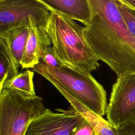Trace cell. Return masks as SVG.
Returning a JSON list of instances; mask_svg holds the SVG:
<instances>
[{
	"label": "cell",
	"instance_id": "cell-1",
	"mask_svg": "<svg viewBox=\"0 0 135 135\" xmlns=\"http://www.w3.org/2000/svg\"><path fill=\"white\" fill-rule=\"evenodd\" d=\"M91 17L83 27L84 38L99 61L117 78L135 72V38L128 31L116 0H89Z\"/></svg>",
	"mask_w": 135,
	"mask_h": 135
},
{
	"label": "cell",
	"instance_id": "cell-2",
	"mask_svg": "<svg viewBox=\"0 0 135 135\" xmlns=\"http://www.w3.org/2000/svg\"><path fill=\"white\" fill-rule=\"evenodd\" d=\"M50 12L46 30L57 58L81 72L91 73L97 69L99 60L84 38L83 27L64 15Z\"/></svg>",
	"mask_w": 135,
	"mask_h": 135
},
{
	"label": "cell",
	"instance_id": "cell-3",
	"mask_svg": "<svg viewBox=\"0 0 135 135\" xmlns=\"http://www.w3.org/2000/svg\"><path fill=\"white\" fill-rule=\"evenodd\" d=\"M32 70L63 88L84 105L102 117L107 107V92L91 73H83L65 64L59 68L40 62Z\"/></svg>",
	"mask_w": 135,
	"mask_h": 135
},
{
	"label": "cell",
	"instance_id": "cell-4",
	"mask_svg": "<svg viewBox=\"0 0 135 135\" xmlns=\"http://www.w3.org/2000/svg\"><path fill=\"white\" fill-rule=\"evenodd\" d=\"M46 108L43 99L8 89L0 91V135H24L30 123Z\"/></svg>",
	"mask_w": 135,
	"mask_h": 135
},
{
	"label": "cell",
	"instance_id": "cell-5",
	"mask_svg": "<svg viewBox=\"0 0 135 135\" xmlns=\"http://www.w3.org/2000/svg\"><path fill=\"white\" fill-rule=\"evenodd\" d=\"M105 113L108 122L115 129L135 117V72L126 73L117 78Z\"/></svg>",
	"mask_w": 135,
	"mask_h": 135
},
{
	"label": "cell",
	"instance_id": "cell-6",
	"mask_svg": "<svg viewBox=\"0 0 135 135\" xmlns=\"http://www.w3.org/2000/svg\"><path fill=\"white\" fill-rule=\"evenodd\" d=\"M56 111L46 109L30 123L24 135H71L84 120L72 107Z\"/></svg>",
	"mask_w": 135,
	"mask_h": 135
},
{
	"label": "cell",
	"instance_id": "cell-7",
	"mask_svg": "<svg viewBox=\"0 0 135 135\" xmlns=\"http://www.w3.org/2000/svg\"><path fill=\"white\" fill-rule=\"evenodd\" d=\"M50 13L39 0H0V33L29 24L31 15L46 23Z\"/></svg>",
	"mask_w": 135,
	"mask_h": 135
},
{
	"label": "cell",
	"instance_id": "cell-8",
	"mask_svg": "<svg viewBox=\"0 0 135 135\" xmlns=\"http://www.w3.org/2000/svg\"><path fill=\"white\" fill-rule=\"evenodd\" d=\"M29 34L24 54L21 63L22 69H32L40 62L44 50L52 43L46 30V23L29 16Z\"/></svg>",
	"mask_w": 135,
	"mask_h": 135
},
{
	"label": "cell",
	"instance_id": "cell-9",
	"mask_svg": "<svg viewBox=\"0 0 135 135\" xmlns=\"http://www.w3.org/2000/svg\"><path fill=\"white\" fill-rule=\"evenodd\" d=\"M49 11L60 13L85 26L91 20V12L89 0H39Z\"/></svg>",
	"mask_w": 135,
	"mask_h": 135
},
{
	"label": "cell",
	"instance_id": "cell-10",
	"mask_svg": "<svg viewBox=\"0 0 135 135\" xmlns=\"http://www.w3.org/2000/svg\"><path fill=\"white\" fill-rule=\"evenodd\" d=\"M59 92L69 102L71 106L81 114L95 130L97 135H119L116 129L102 118L84 105L63 88L53 85Z\"/></svg>",
	"mask_w": 135,
	"mask_h": 135
},
{
	"label": "cell",
	"instance_id": "cell-11",
	"mask_svg": "<svg viewBox=\"0 0 135 135\" xmlns=\"http://www.w3.org/2000/svg\"><path fill=\"white\" fill-rule=\"evenodd\" d=\"M29 34V24L11 28L0 33V38L5 42L16 61L21 66Z\"/></svg>",
	"mask_w": 135,
	"mask_h": 135
},
{
	"label": "cell",
	"instance_id": "cell-12",
	"mask_svg": "<svg viewBox=\"0 0 135 135\" xmlns=\"http://www.w3.org/2000/svg\"><path fill=\"white\" fill-rule=\"evenodd\" d=\"M20 66L5 42L0 38V90L5 82L18 74Z\"/></svg>",
	"mask_w": 135,
	"mask_h": 135
},
{
	"label": "cell",
	"instance_id": "cell-13",
	"mask_svg": "<svg viewBox=\"0 0 135 135\" xmlns=\"http://www.w3.org/2000/svg\"><path fill=\"white\" fill-rule=\"evenodd\" d=\"M34 75V72L28 69L18 73L5 82L0 91L3 89H8L26 95H35L36 94L33 82Z\"/></svg>",
	"mask_w": 135,
	"mask_h": 135
},
{
	"label": "cell",
	"instance_id": "cell-14",
	"mask_svg": "<svg viewBox=\"0 0 135 135\" xmlns=\"http://www.w3.org/2000/svg\"><path fill=\"white\" fill-rule=\"evenodd\" d=\"M116 2L128 31L135 38V9L123 3L122 0H116Z\"/></svg>",
	"mask_w": 135,
	"mask_h": 135
},
{
	"label": "cell",
	"instance_id": "cell-15",
	"mask_svg": "<svg viewBox=\"0 0 135 135\" xmlns=\"http://www.w3.org/2000/svg\"><path fill=\"white\" fill-rule=\"evenodd\" d=\"M40 61L46 65L55 68L61 67L64 64L56 56L52 46L47 47L41 56Z\"/></svg>",
	"mask_w": 135,
	"mask_h": 135
},
{
	"label": "cell",
	"instance_id": "cell-16",
	"mask_svg": "<svg viewBox=\"0 0 135 135\" xmlns=\"http://www.w3.org/2000/svg\"><path fill=\"white\" fill-rule=\"evenodd\" d=\"M71 135H97V133L94 128L84 119Z\"/></svg>",
	"mask_w": 135,
	"mask_h": 135
},
{
	"label": "cell",
	"instance_id": "cell-17",
	"mask_svg": "<svg viewBox=\"0 0 135 135\" xmlns=\"http://www.w3.org/2000/svg\"><path fill=\"white\" fill-rule=\"evenodd\" d=\"M115 129L119 135H135V117L123 126Z\"/></svg>",
	"mask_w": 135,
	"mask_h": 135
},
{
	"label": "cell",
	"instance_id": "cell-18",
	"mask_svg": "<svg viewBox=\"0 0 135 135\" xmlns=\"http://www.w3.org/2000/svg\"><path fill=\"white\" fill-rule=\"evenodd\" d=\"M122 2L131 7L135 9V0H122Z\"/></svg>",
	"mask_w": 135,
	"mask_h": 135
}]
</instances>
